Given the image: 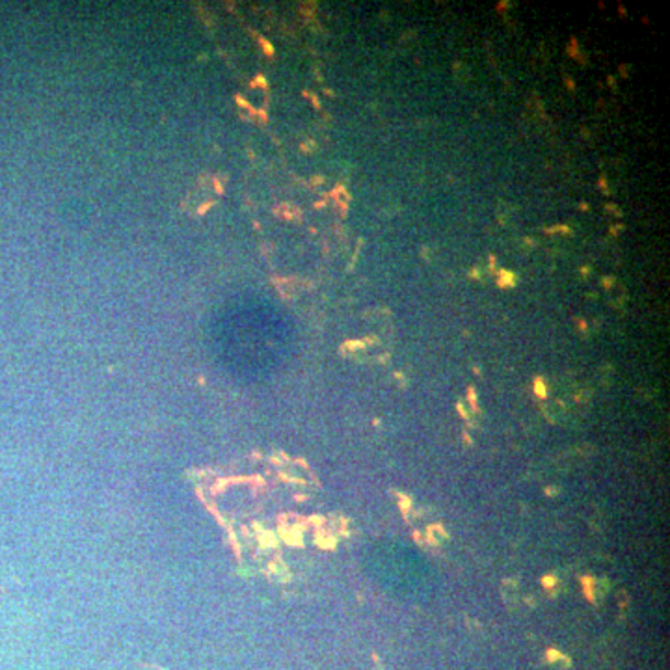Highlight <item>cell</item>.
<instances>
[{"instance_id": "cell-1", "label": "cell", "mask_w": 670, "mask_h": 670, "mask_svg": "<svg viewBox=\"0 0 670 670\" xmlns=\"http://www.w3.org/2000/svg\"><path fill=\"white\" fill-rule=\"evenodd\" d=\"M501 275H503V278H501V281H499V285L501 287H504V285H514L516 283V278H510V272H501Z\"/></svg>"}]
</instances>
